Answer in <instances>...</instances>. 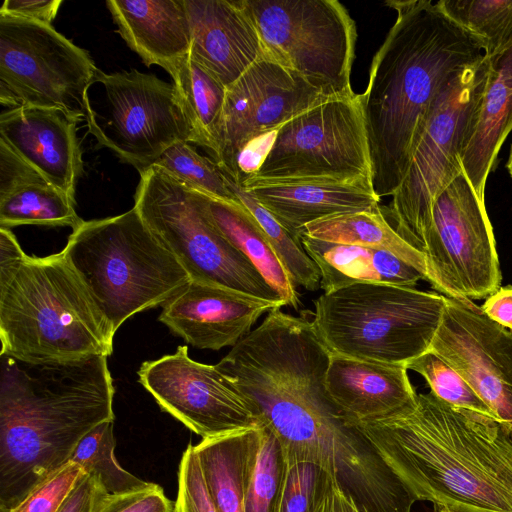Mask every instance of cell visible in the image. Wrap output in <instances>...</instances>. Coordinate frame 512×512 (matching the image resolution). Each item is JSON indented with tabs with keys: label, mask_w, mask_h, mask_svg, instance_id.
Listing matches in <instances>:
<instances>
[{
	"label": "cell",
	"mask_w": 512,
	"mask_h": 512,
	"mask_svg": "<svg viewBox=\"0 0 512 512\" xmlns=\"http://www.w3.org/2000/svg\"><path fill=\"white\" fill-rule=\"evenodd\" d=\"M397 16L360 94L375 194L399 188L437 94L484 56L478 42L430 0H389Z\"/></svg>",
	"instance_id": "cell-1"
},
{
	"label": "cell",
	"mask_w": 512,
	"mask_h": 512,
	"mask_svg": "<svg viewBox=\"0 0 512 512\" xmlns=\"http://www.w3.org/2000/svg\"><path fill=\"white\" fill-rule=\"evenodd\" d=\"M416 501L453 512H512V440L494 419L431 391L416 407L356 425Z\"/></svg>",
	"instance_id": "cell-2"
},
{
	"label": "cell",
	"mask_w": 512,
	"mask_h": 512,
	"mask_svg": "<svg viewBox=\"0 0 512 512\" xmlns=\"http://www.w3.org/2000/svg\"><path fill=\"white\" fill-rule=\"evenodd\" d=\"M107 356L29 362L0 354V512L18 505L114 421Z\"/></svg>",
	"instance_id": "cell-3"
},
{
	"label": "cell",
	"mask_w": 512,
	"mask_h": 512,
	"mask_svg": "<svg viewBox=\"0 0 512 512\" xmlns=\"http://www.w3.org/2000/svg\"><path fill=\"white\" fill-rule=\"evenodd\" d=\"M114 334L62 251L0 262L1 355L29 362L108 357Z\"/></svg>",
	"instance_id": "cell-4"
},
{
	"label": "cell",
	"mask_w": 512,
	"mask_h": 512,
	"mask_svg": "<svg viewBox=\"0 0 512 512\" xmlns=\"http://www.w3.org/2000/svg\"><path fill=\"white\" fill-rule=\"evenodd\" d=\"M114 332L136 313L165 304L190 281L133 206L83 221L62 250Z\"/></svg>",
	"instance_id": "cell-5"
},
{
	"label": "cell",
	"mask_w": 512,
	"mask_h": 512,
	"mask_svg": "<svg viewBox=\"0 0 512 512\" xmlns=\"http://www.w3.org/2000/svg\"><path fill=\"white\" fill-rule=\"evenodd\" d=\"M445 305L436 292L356 283L320 295L311 323L332 355L406 366L430 350Z\"/></svg>",
	"instance_id": "cell-6"
},
{
	"label": "cell",
	"mask_w": 512,
	"mask_h": 512,
	"mask_svg": "<svg viewBox=\"0 0 512 512\" xmlns=\"http://www.w3.org/2000/svg\"><path fill=\"white\" fill-rule=\"evenodd\" d=\"M134 207L192 281L285 305L254 264L210 221L201 192L154 165L140 174Z\"/></svg>",
	"instance_id": "cell-7"
},
{
	"label": "cell",
	"mask_w": 512,
	"mask_h": 512,
	"mask_svg": "<svg viewBox=\"0 0 512 512\" xmlns=\"http://www.w3.org/2000/svg\"><path fill=\"white\" fill-rule=\"evenodd\" d=\"M488 73L484 55L437 94L407 172L392 195L387 211L394 228L420 251L435 198L463 171L461 155L477 122Z\"/></svg>",
	"instance_id": "cell-8"
},
{
	"label": "cell",
	"mask_w": 512,
	"mask_h": 512,
	"mask_svg": "<svg viewBox=\"0 0 512 512\" xmlns=\"http://www.w3.org/2000/svg\"><path fill=\"white\" fill-rule=\"evenodd\" d=\"M88 131L139 174L192 133L172 84L138 70L98 69L85 96Z\"/></svg>",
	"instance_id": "cell-9"
},
{
	"label": "cell",
	"mask_w": 512,
	"mask_h": 512,
	"mask_svg": "<svg viewBox=\"0 0 512 512\" xmlns=\"http://www.w3.org/2000/svg\"><path fill=\"white\" fill-rule=\"evenodd\" d=\"M372 180L360 94L329 98L293 117L276 132L252 183Z\"/></svg>",
	"instance_id": "cell-10"
},
{
	"label": "cell",
	"mask_w": 512,
	"mask_h": 512,
	"mask_svg": "<svg viewBox=\"0 0 512 512\" xmlns=\"http://www.w3.org/2000/svg\"><path fill=\"white\" fill-rule=\"evenodd\" d=\"M268 56L329 97H347L357 30L336 0H242Z\"/></svg>",
	"instance_id": "cell-11"
},
{
	"label": "cell",
	"mask_w": 512,
	"mask_h": 512,
	"mask_svg": "<svg viewBox=\"0 0 512 512\" xmlns=\"http://www.w3.org/2000/svg\"><path fill=\"white\" fill-rule=\"evenodd\" d=\"M98 68L52 25L0 14V104L63 110L82 120Z\"/></svg>",
	"instance_id": "cell-12"
},
{
	"label": "cell",
	"mask_w": 512,
	"mask_h": 512,
	"mask_svg": "<svg viewBox=\"0 0 512 512\" xmlns=\"http://www.w3.org/2000/svg\"><path fill=\"white\" fill-rule=\"evenodd\" d=\"M421 252L427 281L454 299H482L501 284L496 240L485 202L462 171L435 198Z\"/></svg>",
	"instance_id": "cell-13"
},
{
	"label": "cell",
	"mask_w": 512,
	"mask_h": 512,
	"mask_svg": "<svg viewBox=\"0 0 512 512\" xmlns=\"http://www.w3.org/2000/svg\"><path fill=\"white\" fill-rule=\"evenodd\" d=\"M329 98L335 97L272 57H263L226 88L214 160L235 180L238 164H255L265 156L281 126Z\"/></svg>",
	"instance_id": "cell-14"
},
{
	"label": "cell",
	"mask_w": 512,
	"mask_h": 512,
	"mask_svg": "<svg viewBox=\"0 0 512 512\" xmlns=\"http://www.w3.org/2000/svg\"><path fill=\"white\" fill-rule=\"evenodd\" d=\"M138 377L164 411L202 439L264 425L257 409L216 366L191 359L186 346H179L173 354L145 361Z\"/></svg>",
	"instance_id": "cell-15"
},
{
	"label": "cell",
	"mask_w": 512,
	"mask_h": 512,
	"mask_svg": "<svg viewBox=\"0 0 512 512\" xmlns=\"http://www.w3.org/2000/svg\"><path fill=\"white\" fill-rule=\"evenodd\" d=\"M430 350L470 384L512 440V332L472 300L446 297Z\"/></svg>",
	"instance_id": "cell-16"
},
{
	"label": "cell",
	"mask_w": 512,
	"mask_h": 512,
	"mask_svg": "<svg viewBox=\"0 0 512 512\" xmlns=\"http://www.w3.org/2000/svg\"><path fill=\"white\" fill-rule=\"evenodd\" d=\"M281 306L234 290L190 281L163 306L159 320L199 349L236 345L266 312Z\"/></svg>",
	"instance_id": "cell-17"
},
{
	"label": "cell",
	"mask_w": 512,
	"mask_h": 512,
	"mask_svg": "<svg viewBox=\"0 0 512 512\" xmlns=\"http://www.w3.org/2000/svg\"><path fill=\"white\" fill-rule=\"evenodd\" d=\"M80 120L69 113L44 107H19L0 115V139L46 180L75 197L83 172L76 134Z\"/></svg>",
	"instance_id": "cell-18"
},
{
	"label": "cell",
	"mask_w": 512,
	"mask_h": 512,
	"mask_svg": "<svg viewBox=\"0 0 512 512\" xmlns=\"http://www.w3.org/2000/svg\"><path fill=\"white\" fill-rule=\"evenodd\" d=\"M190 55L226 88L268 56L242 0H185Z\"/></svg>",
	"instance_id": "cell-19"
},
{
	"label": "cell",
	"mask_w": 512,
	"mask_h": 512,
	"mask_svg": "<svg viewBox=\"0 0 512 512\" xmlns=\"http://www.w3.org/2000/svg\"><path fill=\"white\" fill-rule=\"evenodd\" d=\"M401 364L330 357L326 388L354 425L396 416L416 407L418 394Z\"/></svg>",
	"instance_id": "cell-20"
},
{
	"label": "cell",
	"mask_w": 512,
	"mask_h": 512,
	"mask_svg": "<svg viewBox=\"0 0 512 512\" xmlns=\"http://www.w3.org/2000/svg\"><path fill=\"white\" fill-rule=\"evenodd\" d=\"M286 229L299 237L310 223L379 207L372 180L347 182L252 183L241 185Z\"/></svg>",
	"instance_id": "cell-21"
},
{
	"label": "cell",
	"mask_w": 512,
	"mask_h": 512,
	"mask_svg": "<svg viewBox=\"0 0 512 512\" xmlns=\"http://www.w3.org/2000/svg\"><path fill=\"white\" fill-rule=\"evenodd\" d=\"M106 6L123 40L147 67L167 70L190 52L185 0H108Z\"/></svg>",
	"instance_id": "cell-22"
},
{
	"label": "cell",
	"mask_w": 512,
	"mask_h": 512,
	"mask_svg": "<svg viewBox=\"0 0 512 512\" xmlns=\"http://www.w3.org/2000/svg\"><path fill=\"white\" fill-rule=\"evenodd\" d=\"M512 130V45L489 58V73L468 145L461 155L463 172L485 200V185L499 150Z\"/></svg>",
	"instance_id": "cell-23"
},
{
	"label": "cell",
	"mask_w": 512,
	"mask_h": 512,
	"mask_svg": "<svg viewBox=\"0 0 512 512\" xmlns=\"http://www.w3.org/2000/svg\"><path fill=\"white\" fill-rule=\"evenodd\" d=\"M301 242L321 274L324 292L356 283L414 287L424 274L396 255L379 249L326 242L301 235Z\"/></svg>",
	"instance_id": "cell-24"
},
{
	"label": "cell",
	"mask_w": 512,
	"mask_h": 512,
	"mask_svg": "<svg viewBox=\"0 0 512 512\" xmlns=\"http://www.w3.org/2000/svg\"><path fill=\"white\" fill-rule=\"evenodd\" d=\"M261 427L202 439L193 445L218 512H246V497Z\"/></svg>",
	"instance_id": "cell-25"
},
{
	"label": "cell",
	"mask_w": 512,
	"mask_h": 512,
	"mask_svg": "<svg viewBox=\"0 0 512 512\" xmlns=\"http://www.w3.org/2000/svg\"><path fill=\"white\" fill-rule=\"evenodd\" d=\"M206 213L219 232L240 250L279 293L285 305L298 309L300 300L289 273L250 212L238 201L230 202L202 193Z\"/></svg>",
	"instance_id": "cell-26"
},
{
	"label": "cell",
	"mask_w": 512,
	"mask_h": 512,
	"mask_svg": "<svg viewBox=\"0 0 512 512\" xmlns=\"http://www.w3.org/2000/svg\"><path fill=\"white\" fill-rule=\"evenodd\" d=\"M176 96L192 133V143L208 149L216 156L226 87L190 53L173 63L167 70Z\"/></svg>",
	"instance_id": "cell-27"
},
{
	"label": "cell",
	"mask_w": 512,
	"mask_h": 512,
	"mask_svg": "<svg viewBox=\"0 0 512 512\" xmlns=\"http://www.w3.org/2000/svg\"><path fill=\"white\" fill-rule=\"evenodd\" d=\"M301 235L326 242L390 252L421 271L427 281L424 254L396 231L380 207L312 222L302 230Z\"/></svg>",
	"instance_id": "cell-28"
},
{
	"label": "cell",
	"mask_w": 512,
	"mask_h": 512,
	"mask_svg": "<svg viewBox=\"0 0 512 512\" xmlns=\"http://www.w3.org/2000/svg\"><path fill=\"white\" fill-rule=\"evenodd\" d=\"M75 197L49 182L34 183L0 198V228L19 225L77 228Z\"/></svg>",
	"instance_id": "cell-29"
},
{
	"label": "cell",
	"mask_w": 512,
	"mask_h": 512,
	"mask_svg": "<svg viewBox=\"0 0 512 512\" xmlns=\"http://www.w3.org/2000/svg\"><path fill=\"white\" fill-rule=\"evenodd\" d=\"M441 11L471 35L488 58L512 45V0H440Z\"/></svg>",
	"instance_id": "cell-30"
},
{
	"label": "cell",
	"mask_w": 512,
	"mask_h": 512,
	"mask_svg": "<svg viewBox=\"0 0 512 512\" xmlns=\"http://www.w3.org/2000/svg\"><path fill=\"white\" fill-rule=\"evenodd\" d=\"M225 175L229 189L236 199L250 212L267 236L295 286H301L309 291L318 290L320 288L321 274L315 262L304 249L301 238L286 229L240 183L234 181L226 173Z\"/></svg>",
	"instance_id": "cell-31"
},
{
	"label": "cell",
	"mask_w": 512,
	"mask_h": 512,
	"mask_svg": "<svg viewBox=\"0 0 512 512\" xmlns=\"http://www.w3.org/2000/svg\"><path fill=\"white\" fill-rule=\"evenodd\" d=\"M114 421L93 428L75 448L70 461L79 464L85 473L94 475L109 494L122 493L147 482L123 469L115 459Z\"/></svg>",
	"instance_id": "cell-32"
},
{
	"label": "cell",
	"mask_w": 512,
	"mask_h": 512,
	"mask_svg": "<svg viewBox=\"0 0 512 512\" xmlns=\"http://www.w3.org/2000/svg\"><path fill=\"white\" fill-rule=\"evenodd\" d=\"M154 165L163 168L198 192L217 199L238 202L217 162L199 154L189 142L180 141L173 144L163 152Z\"/></svg>",
	"instance_id": "cell-33"
},
{
	"label": "cell",
	"mask_w": 512,
	"mask_h": 512,
	"mask_svg": "<svg viewBox=\"0 0 512 512\" xmlns=\"http://www.w3.org/2000/svg\"><path fill=\"white\" fill-rule=\"evenodd\" d=\"M286 469L287 463L279 440L263 425L248 486L246 512H277Z\"/></svg>",
	"instance_id": "cell-34"
},
{
	"label": "cell",
	"mask_w": 512,
	"mask_h": 512,
	"mask_svg": "<svg viewBox=\"0 0 512 512\" xmlns=\"http://www.w3.org/2000/svg\"><path fill=\"white\" fill-rule=\"evenodd\" d=\"M406 367L420 374L429 385L430 391L444 402L497 421L493 412L470 384L432 350L410 360Z\"/></svg>",
	"instance_id": "cell-35"
},
{
	"label": "cell",
	"mask_w": 512,
	"mask_h": 512,
	"mask_svg": "<svg viewBox=\"0 0 512 512\" xmlns=\"http://www.w3.org/2000/svg\"><path fill=\"white\" fill-rule=\"evenodd\" d=\"M84 474L79 464L69 461L7 512H59Z\"/></svg>",
	"instance_id": "cell-36"
},
{
	"label": "cell",
	"mask_w": 512,
	"mask_h": 512,
	"mask_svg": "<svg viewBox=\"0 0 512 512\" xmlns=\"http://www.w3.org/2000/svg\"><path fill=\"white\" fill-rule=\"evenodd\" d=\"M326 477L327 473L315 465L287 463L277 512H310Z\"/></svg>",
	"instance_id": "cell-37"
},
{
	"label": "cell",
	"mask_w": 512,
	"mask_h": 512,
	"mask_svg": "<svg viewBox=\"0 0 512 512\" xmlns=\"http://www.w3.org/2000/svg\"><path fill=\"white\" fill-rule=\"evenodd\" d=\"M174 512H218L192 444H188L179 463Z\"/></svg>",
	"instance_id": "cell-38"
},
{
	"label": "cell",
	"mask_w": 512,
	"mask_h": 512,
	"mask_svg": "<svg viewBox=\"0 0 512 512\" xmlns=\"http://www.w3.org/2000/svg\"><path fill=\"white\" fill-rule=\"evenodd\" d=\"M174 507L175 502L168 499L160 485L147 482L122 493L104 491L92 512H174Z\"/></svg>",
	"instance_id": "cell-39"
},
{
	"label": "cell",
	"mask_w": 512,
	"mask_h": 512,
	"mask_svg": "<svg viewBox=\"0 0 512 512\" xmlns=\"http://www.w3.org/2000/svg\"><path fill=\"white\" fill-rule=\"evenodd\" d=\"M40 182L48 181L0 139V198L17 189Z\"/></svg>",
	"instance_id": "cell-40"
},
{
	"label": "cell",
	"mask_w": 512,
	"mask_h": 512,
	"mask_svg": "<svg viewBox=\"0 0 512 512\" xmlns=\"http://www.w3.org/2000/svg\"><path fill=\"white\" fill-rule=\"evenodd\" d=\"M61 4V0H5L0 14L51 25Z\"/></svg>",
	"instance_id": "cell-41"
},
{
	"label": "cell",
	"mask_w": 512,
	"mask_h": 512,
	"mask_svg": "<svg viewBox=\"0 0 512 512\" xmlns=\"http://www.w3.org/2000/svg\"><path fill=\"white\" fill-rule=\"evenodd\" d=\"M310 512H361L351 496L347 495L335 477L327 473L322 490Z\"/></svg>",
	"instance_id": "cell-42"
},
{
	"label": "cell",
	"mask_w": 512,
	"mask_h": 512,
	"mask_svg": "<svg viewBox=\"0 0 512 512\" xmlns=\"http://www.w3.org/2000/svg\"><path fill=\"white\" fill-rule=\"evenodd\" d=\"M105 490L94 475L85 473L67 497L59 512H92Z\"/></svg>",
	"instance_id": "cell-43"
},
{
	"label": "cell",
	"mask_w": 512,
	"mask_h": 512,
	"mask_svg": "<svg viewBox=\"0 0 512 512\" xmlns=\"http://www.w3.org/2000/svg\"><path fill=\"white\" fill-rule=\"evenodd\" d=\"M480 308L489 319L512 332V285L500 286Z\"/></svg>",
	"instance_id": "cell-44"
},
{
	"label": "cell",
	"mask_w": 512,
	"mask_h": 512,
	"mask_svg": "<svg viewBox=\"0 0 512 512\" xmlns=\"http://www.w3.org/2000/svg\"><path fill=\"white\" fill-rule=\"evenodd\" d=\"M506 167H507V170H508L510 176L512 177V146L510 148V154H509V158H508Z\"/></svg>",
	"instance_id": "cell-45"
},
{
	"label": "cell",
	"mask_w": 512,
	"mask_h": 512,
	"mask_svg": "<svg viewBox=\"0 0 512 512\" xmlns=\"http://www.w3.org/2000/svg\"><path fill=\"white\" fill-rule=\"evenodd\" d=\"M435 512H453V511L441 508V509H436Z\"/></svg>",
	"instance_id": "cell-46"
}]
</instances>
